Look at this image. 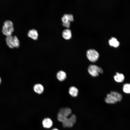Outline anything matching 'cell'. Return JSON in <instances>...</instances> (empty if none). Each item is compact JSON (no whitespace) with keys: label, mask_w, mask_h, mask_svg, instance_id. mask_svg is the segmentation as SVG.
<instances>
[{"label":"cell","mask_w":130,"mask_h":130,"mask_svg":"<svg viewBox=\"0 0 130 130\" xmlns=\"http://www.w3.org/2000/svg\"><path fill=\"white\" fill-rule=\"evenodd\" d=\"M72 113V110L69 108L65 107L60 108L57 115L58 121L62 122L66 118L68 117Z\"/></svg>","instance_id":"1"},{"label":"cell","mask_w":130,"mask_h":130,"mask_svg":"<svg viewBox=\"0 0 130 130\" xmlns=\"http://www.w3.org/2000/svg\"><path fill=\"white\" fill-rule=\"evenodd\" d=\"M76 120V117L75 115L73 114L65 118L61 122L64 128H71L75 123Z\"/></svg>","instance_id":"2"},{"label":"cell","mask_w":130,"mask_h":130,"mask_svg":"<svg viewBox=\"0 0 130 130\" xmlns=\"http://www.w3.org/2000/svg\"><path fill=\"white\" fill-rule=\"evenodd\" d=\"M86 56L90 61L92 62H95L98 60L99 57V54L96 50L93 49H90L87 51Z\"/></svg>","instance_id":"3"},{"label":"cell","mask_w":130,"mask_h":130,"mask_svg":"<svg viewBox=\"0 0 130 130\" xmlns=\"http://www.w3.org/2000/svg\"><path fill=\"white\" fill-rule=\"evenodd\" d=\"M98 66L95 65H90L88 67V72L92 77H97L99 75L98 72Z\"/></svg>","instance_id":"4"},{"label":"cell","mask_w":130,"mask_h":130,"mask_svg":"<svg viewBox=\"0 0 130 130\" xmlns=\"http://www.w3.org/2000/svg\"><path fill=\"white\" fill-rule=\"evenodd\" d=\"M14 31L13 27H5L3 26L2 31L3 33L7 36H11L13 32Z\"/></svg>","instance_id":"5"},{"label":"cell","mask_w":130,"mask_h":130,"mask_svg":"<svg viewBox=\"0 0 130 130\" xmlns=\"http://www.w3.org/2000/svg\"><path fill=\"white\" fill-rule=\"evenodd\" d=\"M42 124L43 127L46 128H51L53 122L50 118H45L43 120Z\"/></svg>","instance_id":"6"},{"label":"cell","mask_w":130,"mask_h":130,"mask_svg":"<svg viewBox=\"0 0 130 130\" xmlns=\"http://www.w3.org/2000/svg\"><path fill=\"white\" fill-rule=\"evenodd\" d=\"M104 100L105 102L109 104H114L117 102V100L110 94L107 95V97L105 98Z\"/></svg>","instance_id":"7"},{"label":"cell","mask_w":130,"mask_h":130,"mask_svg":"<svg viewBox=\"0 0 130 130\" xmlns=\"http://www.w3.org/2000/svg\"><path fill=\"white\" fill-rule=\"evenodd\" d=\"M28 36L33 39L36 40L38 39V34L37 30L33 29L29 31Z\"/></svg>","instance_id":"8"},{"label":"cell","mask_w":130,"mask_h":130,"mask_svg":"<svg viewBox=\"0 0 130 130\" xmlns=\"http://www.w3.org/2000/svg\"><path fill=\"white\" fill-rule=\"evenodd\" d=\"M113 77L115 80L118 83H121L124 80L125 78L124 76L122 73H120L117 72L116 73Z\"/></svg>","instance_id":"9"},{"label":"cell","mask_w":130,"mask_h":130,"mask_svg":"<svg viewBox=\"0 0 130 130\" xmlns=\"http://www.w3.org/2000/svg\"><path fill=\"white\" fill-rule=\"evenodd\" d=\"M63 37L65 39L68 40L70 39L72 37L71 31L69 29H66L64 30L62 33Z\"/></svg>","instance_id":"10"},{"label":"cell","mask_w":130,"mask_h":130,"mask_svg":"<svg viewBox=\"0 0 130 130\" xmlns=\"http://www.w3.org/2000/svg\"><path fill=\"white\" fill-rule=\"evenodd\" d=\"M33 89L35 92L39 94H40L43 92L44 88L41 84H37L34 85Z\"/></svg>","instance_id":"11"},{"label":"cell","mask_w":130,"mask_h":130,"mask_svg":"<svg viewBox=\"0 0 130 130\" xmlns=\"http://www.w3.org/2000/svg\"><path fill=\"white\" fill-rule=\"evenodd\" d=\"M57 77L58 79L60 81L64 80L66 78V73L64 71H60L57 73Z\"/></svg>","instance_id":"12"},{"label":"cell","mask_w":130,"mask_h":130,"mask_svg":"<svg viewBox=\"0 0 130 130\" xmlns=\"http://www.w3.org/2000/svg\"><path fill=\"white\" fill-rule=\"evenodd\" d=\"M69 92L71 96L73 97H75L78 96V90L75 87L72 86L69 88Z\"/></svg>","instance_id":"13"},{"label":"cell","mask_w":130,"mask_h":130,"mask_svg":"<svg viewBox=\"0 0 130 130\" xmlns=\"http://www.w3.org/2000/svg\"><path fill=\"white\" fill-rule=\"evenodd\" d=\"M110 94L113 97L118 101H120L122 99V95L118 92L114 91H111Z\"/></svg>","instance_id":"14"},{"label":"cell","mask_w":130,"mask_h":130,"mask_svg":"<svg viewBox=\"0 0 130 130\" xmlns=\"http://www.w3.org/2000/svg\"><path fill=\"white\" fill-rule=\"evenodd\" d=\"M110 45L115 47H118L119 45V43L117 39L114 37H112L109 40Z\"/></svg>","instance_id":"15"},{"label":"cell","mask_w":130,"mask_h":130,"mask_svg":"<svg viewBox=\"0 0 130 130\" xmlns=\"http://www.w3.org/2000/svg\"><path fill=\"white\" fill-rule=\"evenodd\" d=\"M6 41L7 45L10 48H13L14 46L13 45V37L11 36H7Z\"/></svg>","instance_id":"16"},{"label":"cell","mask_w":130,"mask_h":130,"mask_svg":"<svg viewBox=\"0 0 130 130\" xmlns=\"http://www.w3.org/2000/svg\"><path fill=\"white\" fill-rule=\"evenodd\" d=\"M123 91L126 93L129 94L130 93V84L129 83H126L124 84Z\"/></svg>","instance_id":"17"},{"label":"cell","mask_w":130,"mask_h":130,"mask_svg":"<svg viewBox=\"0 0 130 130\" xmlns=\"http://www.w3.org/2000/svg\"><path fill=\"white\" fill-rule=\"evenodd\" d=\"M13 45L14 47L18 48L20 45L19 41L16 36H14L13 37Z\"/></svg>","instance_id":"18"},{"label":"cell","mask_w":130,"mask_h":130,"mask_svg":"<svg viewBox=\"0 0 130 130\" xmlns=\"http://www.w3.org/2000/svg\"><path fill=\"white\" fill-rule=\"evenodd\" d=\"M61 20L63 23H66L70 21L68 14H64Z\"/></svg>","instance_id":"19"},{"label":"cell","mask_w":130,"mask_h":130,"mask_svg":"<svg viewBox=\"0 0 130 130\" xmlns=\"http://www.w3.org/2000/svg\"><path fill=\"white\" fill-rule=\"evenodd\" d=\"M3 26L6 27H12L13 24L12 22L11 21L6 20L4 22Z\"/></svg>","instance_id":"20"},{"label":"cell","mask_w":130,"mask_h":130,"mask_svg":"<svg viewBox=\"0 0 130 130\" xmlns=\"http://www.w3.org/2000/svg\"><path fill=\"white\" fill-rule=\"evenodd\" d=\"M62 25L64 27L68 28H69L70 27V22L69 21L67 23H63Z\"/></svg>","instance_id":"21"},{"label":"cell","mask_w":130,"mask_h":130,"mask_svg":"<svg viewBox=\"0 0 130 130\" xmlns=\"http://www.w3.org/2000/svg\"><path fill=\"white\" fill-rule=\"evenodd\" d=\"M68 15L70 21H74L73 15L71 14H68Z\"/></svg>","instance_id":"22"},{"label":"cell","mask_w":130,"mask_h":130,"mask_svg":"<svg viewBox=\"0 0 130 130\" xmlns=\"http://www.w3.org/2000/svg\"><path fill=\"white\" fill-rule=\"evenodd\" d=\"M98 72L99 73L102 74L103 73V70L102 68L98 67Z\"/></svg>","instance_id":"23"},{"label":"cell","mask_w":130,"mask_h":130,"mask_svg":"<svg viewBox=\"0 0 130 130\" xmlns=\"http://www.w3.org/2000/svg\"><path fill=\"white\" fill-rule=\"evenodd\" d=\"M52 130H59L58 129L56 128H55L53 129Z\"/></svg>","instance_id":"24"},{"label":"cell","mask_w":130,"mask_h":130,"mask_svg":"<svg viewBox=\"0 0 130 130\" xmlns=\"http://www.w3.org/2000/svg\"><path fill=\"white\" fill-rule=\"evenodd\" d=\"M1 78L0 77V84L1 83Z\"/></svg>","instance_id":"25"}]
</instances>
